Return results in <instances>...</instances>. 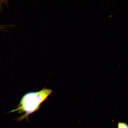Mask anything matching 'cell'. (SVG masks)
<instances>
[{
    "mask_svg": "<svg viewBox=\"0 0 128 128\" xmlns=\"http://www.w3.org/2000/svg\"><path fill=\"white\" fill-rule=\"evenodd\" d=\"M52 91V90L45 87L38 91L27 92L22 97L17 108L11 111H18L20 113H24L17 119L18 121L27 118L29 115L39 109Z\"/></svg>",
    "mask_w": 128,
    "mask_h": 128,
    "instance_id": "1",
    "label": "cell"
},
{
    "mask_svg": "<svg viewBox=\"0 0 128 128\" xmlns=\"http://www.w3.org/2000/svg\"><path fill=\"white\" fill-rule=\"evenodd\" d=\"M117 128H128V124L123 122H119L117 125Z\"/></svg>",
    "mask_w": 128,
    "mask_h": 128,
    "instance_id": "2",
    "label": "cell"
}]
</instances>
